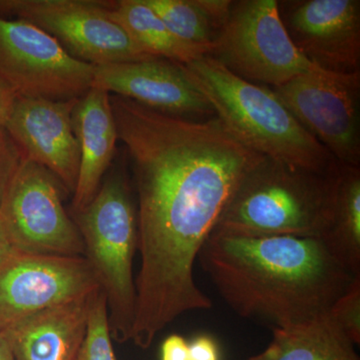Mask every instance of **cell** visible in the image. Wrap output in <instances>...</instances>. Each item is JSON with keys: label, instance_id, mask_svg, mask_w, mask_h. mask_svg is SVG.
Masks as SVG:
<instances>
[{"label": "cell", "instance_id": "obj_3", "mask_svg": "<svg viewBox=\"0 0 360 360\" xmlns=\"http://www.w3.org/2000/svg\"><path fill=\"white\" fill-rule=\"evenodd\" d=\"M335 172L317 174L264 158L239 184L214 231L321 238L330 214Z\"/></svg>", "mask_w": 360, "mask_h": 360}, {"label": "cell", "instance_id": "obj_4", "mask_svg": "<svg viewBox=\"0 0 360 360\" xmlns=\"http://www.w3.org/2000/svg\"><path fill=\"white\" fill-rule=\"evenodd\" d=\"M73 217L84 241V257L105 295L111 338L129 341L136 314L134 259L139 229L124 172H111L94 200Z\"/></svg>", "mask_w": 360, "mask_h": 360}, {"label": "cell", "instance_id": "obj_12", "mask_svg": "<svg viewBox=\"0 0 360 360\" xmlns=\"http://www.w3.org/2000/svg\"><path fill=\"white\" fill-rule=\"evenodd\" d=\"M77 101L18 96L4 125L25 158L46 168L72 194L80 165L72 124Z\"/></svg>", "mask_w": 360, "mask_h": 360}, {"label": "cell", "instance_id": "obj_22", "mask_svg": "<svg viewBox=\"0 0 360 360\" xmlns=\"http://www.w3.org/2000/svg\"><path fill=\"white\" fill-rule=\"evenodd\" d=\"M25 158L6 127L0 125V205Z\"/></svg>", "mask_w": 360, "mask_h": 360}, {"label": "cell", "instance_id": "obj_18", "mask_svg": "<svg viewBox=\"0 0 360 360\" xmlns=\"http://www.w3.org/2000/svg\"><path fill=\"white\" fill-rule=\"evenodd\" d=\"M110 14L135 44L155 58L186 65L201 56H210L207 49L187 44L174 35L146 0L112 2Z\"/></svg>", "mask_w": 360, "mask_h": 360}, {"label": "cell", "instance_id": "obj_17", "mask_svg": "<svg viewBox=\"0 0 360 360\" xmlns=\"http://www.w3.org/2000/svg\"><path fill=\"white\" fill-rule=\"evenodd\" d=\"M322 243L347 271L360 274V168L338 165L333 174V198Z\"/></svg>", "mask_w": 360, "mask_h": 360}, {"label": "cell", "instance_id": "obj_11", "mask_svg": "<svg viewBox=\"0 0 360 360\" xmlns=\"http://www.w3.org/2000/svg\"><path fill=\"white\" fill-rule=\"evenodd\" d=\"M94 66L92 87L184 120H206L215 115L181 63L153 58Z\"/></svg>", "mask_w": 360, "mask_h": 360}, {"label": "cell", "instance_id": "obj_23", "mask_svg": "<svg viewBox=\"0 0 360 360\" xmlns=\"http://www.w3.org/2000/svg\"><path fill=\"white\" fill-rule=\"evenodd\" d=\"M189 360H220L217 341L206 335L194 338L189 343Z\"/></svg>", "mask_w": 360, "mask_h": 360}, {"label": "cell", "instance_id": "obj_24", "mask_svg": "<svg viewBox=\"0 0 360 360\" xmlns=\"http://www.w3.org/2000/svg\"><path fill=\"white\" fill-rule=\"evenodd\" d=\"M161 360H189V342L179 335L165 338L161 345Z\"/></svg>", "mask_w": 360, "mask_h": 360}, {"label": "cell", "instance_id": "obj_14", "mask_svg": "<svg viewBox=\"0 0 360 360\" xmlns=\"http://www.w3.org/2000/svg\"><path fill=\"white\" fill-rule=\"evenodd\" d=\"M72 124L80 148L79 172L72 200V212L77 213L94 200L115 158L118 136L110 94L91 87L77 98Z\"/></svg>", "mask_w": 360, "mask_h": 360}, {"label": "cell", "instance_id": "obj_16", "mask_svg": "<svg viewBox=\"0 0 360 360\" xmlns=\"http://www.w3.org/2000/svg\"><path fill=\"white\" fill-rule=\"evenodd\" d=\"M355 347L328 311L302 323L272 329L267 347L243 360H360Z\"/></svg>", "mask_w": 360, "mask_h": 360}, {"label": "cell", "instance_id": "obj_15", "mask_svg": "<svg viewBox=\"0 0 360 360\" xmlns=\"http://www.w3.org/2000/svg\"><path fill=\"white\" fill-rule=\"evenodd\" d=\"M92 295L40 311L0 333L14 359L77 360Z\"/></svg>", "mask_w": 360, "mask_h": 360}, {"label": "cell", "instance_id": "obj_6", "mask_svg": "<svg viewBox=\"0 0 360 360\" xmlns=\"http://www.w3.org/2000/svg\"><path fill=\"white\" fill-rule=\"evenodd\" d=\"M63 193L51 172L25 158L0 205V220L14 250L84 257V241L63 206Z\"/></svg>", "mask_w": 360, "mask_h": 360}, {"label": "cell", "instance_id": "obj_20", "mask_svg": "<svg viewBox=\"0 0 360 360\" xmlns=\"http://www.w3.org/2000/svg\"><path fill=\"white\" fill-rule=\"evenodd\" d=\"M77 360H117L111 342L108 302L101 288L90 298L86 330Z\"/></svg>", "mask_w": 360, "mask_h": 360}, {"label": "cell", "instance_id": "obj_7", "mask_svg": "<svg viewBox=\"0 0 360 360\" xmlns=\"http://www.w3.org/2000/svg\"><path fill=\"white\" fill-rule=\"evenodd\" d=\"M111 4L92 0H0V16H14L32 23L58 40L73 58L91 65L155 58L111 18Z\"/></svg>", "mask_w": 360, "mask_h": 360}, {"label": "cell", "instance_id": "obj_2", "mask_svg": "<svg viewBox=\"0 0 360 360\" xmlns=\"http://www.w3.org/2000/svg\"><path fill=\"white\" fill-rule=\"evenodd\" d=\"M182 65L217 117L246 148L296 169L321 175L338 169L340 163L274 90L238 77L212 56Z\"/></svg>", "mask_w": 360, "mask_h": 360}, {"label": "cell", "instance_id": "obj_19", "mask_svg": "<svg viewBox=\"0 0 360 360\" xmlns=\"http://www.w3.org/2000/svg\"><path fill=\"white\" fill-rule=\"evenodd\" d=\"M163 22L187 44L214 49L233 1L229 0H146Z\"/></svg>", "mask_w": 360, "mask_h": 360}, {"label": "cell", "instance_id": "obj_27", "mask_svg": "<svg viewBox=\"0 0 360 360\" xmlns=\"http://www.w3.org/2000/svg\"><path fill=\"white\" fill-rule=\"evenodd\" d=\"M0 360H15L6 338L0 333Z\"/></svg>", "mask_w": 360, "mask_h": 360}, {"label": "cell", "instance_id": "obj_26", "mask_svg": "<svg viewBox=\"0 0 360 360\" xmlns=\"http://www.w3.org/2000/svg\"><path fill=\"white\" fill-rule=\"evenodd\" d=\"M15 251L13 245H11V240H9L1 220H0V264L4 262L7 257H11Z\"/></svg>", "mask_w": 360, "mask_h": 360}, {"label": "cell", "instance_id": "obj_9", "mask_svg": "<svg viewBox=\"0 0 360 360\" xmlns=\"http://www.w3.org/2000/svg\"><path fill=\"white\" fill-rule=\"evenodd\" d=\"M272 90L340 165L359 167L360 71L317 68Z\"/></svg>", "mask_w": 360, "mask_h": 360}, {"label": "cell", "instance_id": "obj_8", "mask_svg": "<svg viewBox=\"0 0 360 360\" xmlns=\"http://www.w3.org/2000/svg\"><path fill=\"white\" fill-rule=\"evenodd\" d=\"M94 71L37 26L0 18V77L18 96L79 98L91 89Z\"/></svg>", "mask_w": 360, "mask_h": 360}, {"label": "cell", "instance_id": "obj_21", "mask_svg": "<svg viewBox=\"0 0 360 360\" xmlns=\"http://www.w3.org/2000/svg\"><path fill=\"white\" fill-rule=\"evenodd\" d=\"M338 326L355 345H360V276L352 279L347 290L328 310Z\"/></svg>", "mask_w": 360, "mask_h": 360}, {"label": "cell", "instance_id": "obj_25", "mask_svg": "<svg viewBox=\"0 0 360 360\" xmlns=\"http://www.w3.org/2000/svg\"><path fill=\"white\" fill-rule=\"evenodd\" d=\"M15 90L0 77V125L4 127L18 97Z\"/></svg>", "mask_w": 360, "mask_h": 360}, {"label": "cell", "instance_id": "obj_1", "mask_svg": "<svg viewBox=\"0 0 360 360\" xmlns=\"http://www.w3.org/2000/svg\"><path fill=\"white\" fill-rule=\"evenodd\" d=\"M198 259L236 314L271 329L326 314L355 277L316 238L213 231Z\"/></svg>", "mask_w": 360, "mask_h": 360}, {"label": "cell", "instance_id": "obj_10", "mask_svg": "<svg viewBox=\"0 0 360 360\" xmlns=\"http://www.w3.org/2000/svg\"><path fill=\"white\" fill-rule=\"evenodd\" d=\"M97 290L96 276L84 257L15 251L0 264V333Z\"/></svg>", "mask_w": 360, "mask_h": 360}, {"label": "cell", "instance_id": "obj_5", "mask_svg": "<svg viewBox=\"0 0 360 360\" xmlns=\"http://www.w3.org/2000/svg\"><path fill=\"white\" fill-rule=\"evenodd\" d=\"M210 56L238 77L274 87L319 68L291 39L276 0L233 1Z\"/></svg>", "mask_w": 360, "mask_h": 360}, {"label": "cell", "instance_id": "obj_13", "mask_svg": "<svg viewBox=\"0 0 360 360\" xmlns=\"http://www.w3.org/2000/svg\"><path fill=\"white\" fill-rule=\"evenodd\" d=\"M286 30L297 49L319 68L341 73L360 71L359 0L300 2L290 11Z\"/></svg>", "mask_w": 360, "mask_h": 360}]
</instances>
